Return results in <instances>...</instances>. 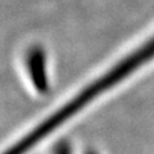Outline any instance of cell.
<instances>
[{"label":"cell","instance_id":"obj_4","mask_svg":"<svg viewBox=\"0 0 154 154\" xmlns=\"http://www.w3.org/2000/svg\"><path fill=\"white\" fill-rule=\"evenodd\" d=\"M86 154H96V152H94V150H88V152H86Z\"/></svg>","mask_w":154,"mask_h":154},{"label":"cell","instance_id":"obj_2","mask_svg":"<svg viewBox=\"0 0 154 154\" xmlns=\"http://www.w3.org/2000/svg\"><path fill=\"white\" fill-rule=\"evenodd\" d=\"M25 66L33 89L40 94H45L49 89L45 50L41 46L30 48L25 55Z\"/></svg>","mask_w":154,"mask_h":154},{"label":"cell","instance_id":"obj_3","mask_svg":"<svg viewBox=\"0 0 154 154\" xmlns=\"http://www.w3.org/2000/svg\"><path fill=\"white\" fill-rule=\"evenodd\" d=\"M53 154H71V145L67 141H60L54 148Z\"/></svg>","mask_w":154,"mask_h":154},{"label":"cell","instance_id":"obj_1","mask_svg":"<svg viewBox=\"0 0 154 154\" xmlns=\"http://www.w3.org/2000/svg\"><path fill=\"white\" fill-rule=\"evenodd\" d=\"M154 58V36L134 50L131 54L125 57L117 64L108 69L104 75L98 77L95 81L84 88L79 94H76L71 100H68L63 107L57 109L54 113L46 117L41 123H38L35 128H32L27 135H25L21 140L14 143L12 148H9L4 154H27L33 149L40 141L45 140L50 134H53L57 128L71 119L72 117L80 112L81 109L99 98L100 95L105 94L109 89L117 86L122 80L131 76L136 69L145 66Z\"/></svg>","mask_w":154,"mask_h":154}]
</instances>
